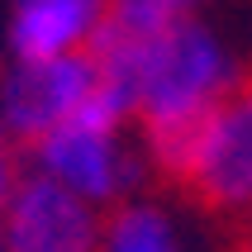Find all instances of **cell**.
<instances>
[{
	"instance_id": "2",
	"label": "cell",
	"mask_w": 252,
	"mask_h": 252,
	"mask_svg": "<svg viewBox=\"0 0 252 252\" xmlns=\"http://www.w3.org/2000/svg\"><path fill=\"white\" fill-rule=\"evenodd\" d=\"M29 153H33V171L53 176L71 195L91 200L95 210L105 205L114 210L119 200H128L143 176L119 124H95V119H67L62 128L29 143Z\"/></svg>"
},
{
	"instance_id": "1",
	"label": "cell",
	"mask_w": 252,
	"mask_h": 252,
	"mask_svg": "<svg viewBox=\"0 0 252 252\" xmlns=\"http://www.w3.org/2000/svg\"><path fill=\"white\" fill-rule=\"evenodd\" d=\"M86 53L95 62L100 81L119 91L133 119L143 124L148 162L162 176L181 181L195 128L238 86V67L228 48L200 19H181L157 33H133L105 19Z\"/></svg>"
},
{
	"instance_id": "5",
	"label": "cell",
	"mask_w": 252,
	"mask_h": 252,
	"mask_svg": "<svg viewBox=\"0 0 252 252\" xmlns=\"http://www.w3.org/2000/svg\"><path fill=\"white\" fill-rule=\"evenodd\" d=\"M105 214L43 171H19L5 210V252H100Z\"/></svg>"
},
{
	"instance_id": "4",
	"label": "cell",
	"mask_w": 252,
	"mask_h": 252,
	"mask_svg": "<svg viewBox=\"0 0 252 252\" xmlns=\"http://www.w3.org/2000/svg\"><path fill=\"white\" fill-rule=\"evenodd\" d=\"M95 86H100V71L91 62V53L14 62V71L0 86V124L10 138L38 143L43 133L76 119V110L95 95Z\"/></svg>"
},
{
	"instance_id": "6",
	"label": "cell",
	"mask_w": 252,
	"mask_h": 252,
	"mask_svg": "<svg viewBox=\"0 0 252 252\" xmlns=\"http://www.w3.org/2000/svg\"><path fill=\"white\" fill-rule=\"evenodd\" d=\"M105 24V0H19L10 24L14 62L86 53Z\"/></svg>"
},
{
	"instance_id": "3",
	"label": "cell",
	"mask_w": 252,
	"mask_h": 252,
	"mask_svg": "<svg viewBox=\"0 0 252 252\" xmlns=\"http://www.w3.org/2000/svg\"><path fill=\"white\" fill-rule=\"evenodd\" d=\"M181 186L219 214L252 210V81H238L195 128Z\"/></svg>"
},
{
	"instance_id": "7",
	"label": "cell",
	"mask_w": 252,
	"mask_h": 252,
	"mask_svg": "<svg viewBox=\"0 0 252 252\" xmlns=\"http://www.w3.org/2000/svg\"><path fill=\"white\" fill-rule=\"evenodd\" d=\"M100 252H181V228L167 205L128 195L105 214Z\"/></svg>"
},
{
	"instance_id": "9",
	"label": "cell",
	"mask_w": 252,
	"mask_h": 252,
	"mask_svg": "<svg viewBox=\"0 0 252 252\" xmlns=\"http://www.w3.org/2000/svg\"><path fill=\"white\" fill-rule=\"evenodd\" d=\"M14 181H19V167H14V153H10V143L0 138V252H5V210H10Z\"/></svg>"
},
{
	"instance_id": "8",
	"label": "cell",
	"mask_w": 252,
	"mask_h": 252,
	"mask_svg": "<svg viewBox=\"0 0 252 252\" xmlns=\"http://www.w3.org/2000/svg\"><path fill=\"white\" fill-rule=\"evenodd\" d=\"M200 0H105V19L133 33H157L181 19H195Z\"/></svg>"
},
{
	"instance_id": "10",
	"label": "cell",
	"mask_w": 252,
	"mask_h": 252,
	"mask_svg": "<svg viewBox=\"0 0 252 252\" xmlns=\"http://www.w3.org/2000/svg\"><path fill=\"white\" fill-rule=\"evenodd\" d=\"M243 219H248V248H252V210H248V214H243Z\"/></svg>"
}]
</instances>
